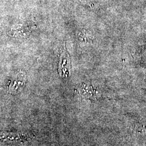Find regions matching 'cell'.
<instances>
[{"label":"cell","instance_id":"1","mask_svg":"<svg viewBox=\"0 0 146 146\" xmlns=\"http://www.w3.org/2000/svg\"><path fill=\"white\" fill-rule=\"evenodd\" d=\"M136 132L140 135H146V121L137 123L135 128Z\"/></svg>","mask_w":146,"mask_h":146}]
</instances>
